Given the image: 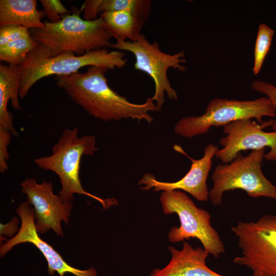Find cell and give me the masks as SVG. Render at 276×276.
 <instances>
[{
  "instance_id": "13",
  "label": "cell",
  "mask_w": 276,
  "mask_h": 276,
  "mask_svg": "<svg viewBox=\"0 0 276 276\" xmlns=\"http://www.w3.org/2000/svg\"><path fill=\"white\" fill-rule=\"evenodd\" d=\"M173 149L191 160V166L188 172L178 181L171 182L159 181L152 174L146 173L138 182L139 185H143L140 189L144 191L153 189L155 192L182 190L198 201H208L209 191L206 180L211 169L213 157L219 149L218 146L213 144L207 145L204 150L203 156L199 159L190 157L179 145L175 144Z\"/></svg>"
},
{
  "instance_id": "1",
  "label": "cell",
  "mask_w": 276,
  "mask_h": 276,
  "mask_svg": "<svg viewBox=\"0 0 276 276\" xmlns=\"http://www.w3.org/2000/svg\"><path fill=\"white\" fill-rule=\"evenodd\" d=\"M108 70L90 66L84 73L56 76L55 80L72 100L96 119L104 121L131 119L151 124L153 119L149 112L160 111L152 98L142 104L130 102L109 87L105 76Z\"/></svg>"
},
{
  "instance_id": "17",
  "label": "cell",
  "mask_w": 276,
  "mask_h": 276,
  "mask_svg": "<svg viewBox=\"0 0 276 276\" xmlns=\"http://www.w3.org/2000/svg\"><path fill=\"white\" fill-rule=\"evenodd\" d=\"M99 17L111 37L119 42L136 40L145 23L142 18L125 11L103 12Z\"/></svg>"
},
{
  "instance_id": "15",
  "label": "cell",
  "mask_w": 276,
  "mask_h": 276,
  "mask_svg": "<svg viewBox=\"0 0 276 276\" xmlns=\"http://www.w3.org/2000/svg\"><path fill=\"white\" fill-rule=\"evenodd\" d=\"M20 74L19 66L0 64V127L10 131L13 135L18 132L13 127V116L8 110L7 105L11 100L15 110H22L19 101Z\"/></svg>"
},
{
  "instance_id": "8",
  "label": "cell",
  "mask_w": 276,
  "mask_h": 276,
  "mask_svg": "<svg viewBox=\"0 0 276 276\" xmlns=\"http://www.w3.org/2000/svg\"><path fill=\"white\" fill-rule=\"evenodd\" d=\"M242 256L233 262L251 271V276H276V215L266 214L255 222H239L231 228Z\"/></svg>"
},
{
  "instance_id": "24",
  "label": "cell",
  "mask_w": 276,
  "mask_h": 276,
  "mask_svg": "<svg viewBox=\"0 0 276 276\" xmlns=\"http://www.w3.org/2000/svg\"><path fill=\"white\" fill-rule=\"evenodd\" d=\"M251 87L253 90L265 95L276 109V86L264 81L254 80L251 83ZM272 128L276 131V120L274 121Z\"/></svg>"
},
{
  "instance_id": "9",
  "label": "cell",
  "mask_w": 276,
  "mask_h": 276,
  "mask_svg": "<svg viewBox=\"0 0 276 276\" xmlns=\"http://www.w3.org/2000/svg\"><path fill=\"white\" fill-rule=\"evenodd\" d=\"M111 48L129 52L134 56V69L147 74L154 82V94L152 98L159 109L161 110L165 102V93L169 99H178L176 91L171 86L168 78L167 72L170 68L180 72L187 70V67L181 64L186 62L184 51L172 55L164 53L160 50L156 41L149 42L142 33L133 41H116L112 44Z\"/></svg>"
},
{
  "instance_id": "19",
  "label": "cell",
  "mask_w": 276,
  "mask_h": 276,
  "mask_svg": "<svg viewBox=\"0 0 276 276\" xmlns=\"http://www.w3.org/2000/svg\"><path fill=\"white\" fill-rule=\"evenodd\" d=\"M37 44L31 36L10 42L0 47V60L19 66Z\"/></svg>"
},
{
  "instance_id": "3",
  "label": "cell",
  "mask_w": 276,
  "mask_h": 276,
  "mask_svg": "<svg viewBox=\"0 0 276 276\" xmlns=\"http://www.w3.org/2000/svg\"><path fill=\"white\" fill-rule=\"evenodd\" d=\"M75 55L72 52H65L50 57L43 47L38 43L18 66L20 74L19 99L25 98L33 85L45 77L71 75L84 66L122 68L127 61L124 52L107 49L90 51L82 56Z\"/></svg>"
},
{
  "instance_id": "21",
  "label": "cell",
  "mask_w": 276,
  "mask_h": 276,
  "mask_svg": "<svg viewBox=\"0 0 276 276\" xmlns=\"http://www.w3.org/2000/svg\"><path fill=\"white\" fill-rule=\"evenodd\" d=\"M30 29L21 26L6 25L0 26V47L10 42L30 37Z\"/></svg>"
},
{
  "instance_id": "12",
  "label": "cell",
  "mask_w": 276,
  "mask_h": 276,
  "mask_svg": "<svg viewBox=\"0 0 276 276\" xmlns=\"http://www.w3.org/2000/svg\"><path fill=\"white\" fill-rule=\"evenodd\" d=\"M17 213L21 221L20 227L16 235L1 244V258L15 245L22 243H30L35 245L45 257L48 262V271L51 275L55 272H57L59 276H64L66 273H70L75 276L97 275V271L94 267L81 270L69 265L51 245L39 237L35 227L34 209L28 201L19 204Z\"/></svg>"
},
{
  "instance_id": "25",
  "label": "cell",
  "mask_w": 276,
  "mask_h": 276,
  "mask_svg": "<svg viewBox=\"0 0 276 276\" xmlns=\"http://www.w3.org/2000/svg\"><path fill=\"white\" fill-rule=\"evenodd\" d=\"M19 221L16 217H14L11 221L5 224L1 223L0 224V235L1 236H5L7 237L13 238L16 233H18V224Z\"/></svg>"
},
{
  "instance_id": "22",
  "label": "cell",
  "mask_w": 276,
  "mask_h": 276,
  "mask_svg": "<svg viewBox=\"0 0 276 276\" xmlns=\"http://www.w3.org/2000/svg\"><path fill=\"white\" fill-rule=\"evenodd\" d=\"M45 15L49 21L57 22L61 20V16L70 14L68 10L59 0H41Z\"/></svg>"
},
{
  "instance_id": "4",
  "label": "cell",
  "mask_w": 276,
  "mask_h": 276,
  "mask_svg": "<svg viewBox=\"0 0 276 276\" xmlns=\"http://www.w3.org/2000/svg\"><path fill=\"white\" fill-rule=\"evenodd\" d=\"M94 135H78V128L65 129L52 148V153L36 158L35 164L43 171L50 170L59 177L61 190L59 194L63 201L71 202L75 194H82L99 201L107 209L118 202L114 198L103 199L86 191L82 187L79 173L83 156H91L98 150Z\"/></svg>"
},
{
  "instance_id": "16",
  "label": "cell",
  "mask_w": 276,
  "mask_h": 276,
  "mask_svg": "<svg viewBox=\"0 0 276 276\" xmlns=\"http://www.w3.org/2000/svg\"><path fill=\"white\" fill-rule=\"evenodd\" d=\"M36 0H1L0 26L6 25L21 26L29 29H42L41 21L45 15L37 9Z\"/></svg>"
},
{
  "instance_id": "14",
  "label": "cell",
  "mask_w": 276,
  "mask_h": 276,
  "mask_svg": "<svg viewBox=\"0 0 276 276\" xmlns=\"http://www.w3.org/2000/svg\"><path fill=\"white\" fill-rule=\"evenodd\" d=\"M168 249L171 254L169 263L162 268L154 269L150 276H224L207 266L209 254L203 248H194L184 241L181 249L172 246Z\"/></svg>"
},
{
  "instance_id": "18",
  "label": "cell",
  "mask_w": 276,
  "mask_h": 276,
  "mask_svg": "<svg viewBox=\"0 0 276 276\" xmlns=\"http://www.w3.org/2000/svg\"><path fill=\"white\" fill-rule=\"evenodd\" d=\"M99 15L105 12L125 11L142 18L145 22L152 10L150 0H97Z\"/></svg>"
},
{
  "instance_id": "10",
  "label": "cell",
  "mask_w": 276,
  "mask_h": 276,
  "mask_svg": "<svg viewBox=\"0 0 276 276\" xmlns=\"http://www.w3.org/2000/svg\"><path fill=\"white\" fill-rule=\"evenodd\" d=\"M274 120L271 119L261 124L251 119L239 120L223 126V132L226 136L220 140L222 148L218 149L216 157L221 164L232 161L242 151L257 150L270 148L264 155L269 161L276 160V131L266 132L263 129L272 126Z\"/></svg>"
},
{
  "instance_id": "6",
  "label": "cell",
  "mask_w": 276,
  "mask_h": 276,
  "mask_svg": "<svg viewBox=\"0 0 276 276\" xmlns=\"http://www.w3.org/2000/svg\"><path fill=\"white\" fill-rule=\"evenodd\" d=\"M159 200L165 215L176 214L180 220V226H174L169 232L170 242L176 243L196 238L203 249L215 258L225 252L220 235L211 224L210 213L198 208L185 193L180 190L164 191Z\"/></svg>"
},
{
  "instance_id": "11",
  "label": "cell",
  "mask_w": 276,
  "mask_h": 276,
  "mask_svg": "<svg viewBox=\"0 0 276 276\" xmlns=\"http://www.w3.org/2000/svg\"><path fill=\"white\" fill-rule=\"evenodd\" d=\"M21 187L27 201L33 206L37 233L44 234L52 229L63 237L61 222L68 224L73 207L72 202L64 201L59 195L53 194L51 181L38 183L35 178H27L21 183Z\"/></svg>"
},
{
  "instance_id": "23",
  "label": "cell",
  "mask_w": 276,
  "mask_h": 276,
  "mask_svg": "<svg viewBox=\"0 0 276 276\" xmlns=\"http://www.w3.org/2000/svg\"><path fill=\"white\" fill-rule=\"evenodd\" d=\"M12 135L10 131L0 127V172L2 173L8 169V146L11 143Z\"/></svg>"
},
{
  "instance_id": "7",
  "label": "cell",
  "mask_w": 276,
  "mask_h": 276,
  "mask_svg": "<svg viewBox=\"0 0 276 276\" xmlns=\"http://www.w3.org/2000/svg\"><path fill=\"white\" fill-rule=\"evenodd\" d=\"M265 116H276V109L267 97L243 101L216 98L209 102L203 114L181 118L174 130L179 135L192 138L206 133L212 127H223L237 120L255 119L261 123Z\"/></svg>"
},
{
  "instance_id": "2",
  "label": "cell",
  "mask_w": 276,
  "mask_h": 276,
  "mask_svg": "<svg viewBox=\"0 0 276 276\" xmlns=\"http://www.w3.org/2000/svg\"><path fill=\"white\" fill-rule=\"evenodd\" d=\"M82 10L75 8L72 14L61 16L57 22L44 21L43 28L30 29V35L50 57L65 52L82 56L90 51L111 48L112 37L102 18L84 20L80 16Z\"/></svg>"
},
{
  "instance_id": "5",
  "label": "cell",
  "mask_w": 276,
  "mask_h": 276,
  "mask_svg": "<svg viewBox=\"0 0 276 276\" xmlns=\"http://www.w3.org/2000/svg\"><path fill=\"white\" fill-rule=\"evenodd\" d=\"M264 152L265 148L252 150L247 156L239 152L230 163L218 165L212 176L213 184L209 191L212 204L221 205L223 194L235 189H241L253 198L276 200V187L262 170Z\"/></svg>"
},
{
  "instance_id": "20",
  "label": "cell",
  "mask_w": 276,
  "mask_h": 276,
  "mask_svg": "<svg viewBox=\"0 0 276 276\" xmlns=\"http://www.w3.org/2000/svg\"><path fill=\"white\" fill-rule=\"evenodd\" d=\"M274 31L264 24H261L258 28L254 50V64L252 72L254 75L260 72L264 60L270 47Z\"/></svg>"
}]
</instances>
